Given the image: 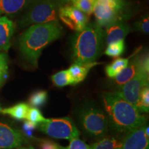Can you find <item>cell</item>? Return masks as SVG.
Returning <instances> with one entry per match:
<instances>
[{"mask_svg": "<svg viewBox=\"0 0 149 149\" xmlns=\"http://www.w3.org/2000/svg\"><path fill=\"white\" fill-rule=\"evenodd\" d=\"M102 102L109 127L117 135L124 136L136 128L146 125V117L135 106L115 92L104 93Z\"/></svg>", "mask_w": 149, "mask_h": 149, "instance_id": "6da1fadb", "label": "cell"}, {"mask_svg": "<svg viewBox=\"0 0 149 149\" xmlns=\"http://www.w3.org/2000/svg\"><path fill=\"white\" fill-rule=\"evenodd\" d=\"M63 28L59 22L31 25L21 35L19 47L24 58L37 68L38 59L46 46L61 36Z\"/></svg>", "mask_w": 149, "mask_h": 149, "instance_id": "7a4b0ae2", "label": "cell"}, {"mask_svg": "<svg viewBox=\"0 0 149 149\" xmlns=\"http://www.w3.org/2000/svg\"><path fill=\"white\" fill-rule=\"evenodd\" d=\"M105 42V32L97 23H88L72 39V59L74 64L86 66L95 62Z\"/></svg>", "mask_w": 149, "mask_h": 149, "instance_id": "3957f363", "label": "cell"}, {"mask_svg": "<svg viewBox=\"0 0 149 149\" xmlns=\"http://www.w3.org/2000/svg\"><path fill=\"white\" fill-rule=\"evenodd\" d=\"M62 6L58 0H34L25 14L18 20L20 28L33 24L59 22V10Z\"/></svg>", "mask_w": 149, "mask_h": 149, "instance_id": "277c9868", "label": "cell"}, {"mask_svg": "<svg viewBox=\"0 0 149 149\" xmlns=\"http://www.w3.org/2000/svg\"><path fill=\"white\" fill-rule=\"evenodd\" d=\"M78 118L81 129L90 137L101 139L107 134L109 124L107 114L97 106L84 105L79 110Z\"/></svg>", "mask_w": 149, "mask_h": 149, "instance_id": "5b68a950", "label": "cell"}, {"mask_svg": "<svg viewBox=\"0 0 149 149\" xmlns=\"http://www.w3.org/2000/svg\"><path fill=\"white\" fill-rule=\"evenodd\" d=\"M148 53L141 54L139 68L136 74L131 79L120 86L119 90L115 91V93L136 107L138 104L141 90L148 86Z\"/></svg>", "mask_w": 149, "mask_h": 149, "instance_id": "8992f818", "label": "cell"}, {"mask_svg": "<svg viewBox=\"0 0 149 149\" xmlns=\"http://www.w3.org/2000/svg\"><path fill=\"white\" fill-rule=\"evenodd\" d=\"M39 130L49 137L55 139L72 140L78 138L79 130L69 117L45 119L37 125Z\"/></svg>", "mask_w": 149, "mask_h": 149, "instance_id": "52a82bcc", "label": "cell"}, {"mask_svg": "<svg viewBox=\"0 0 149 149\" xmlns=\"http://www.w3.org/2000/svg\"><path fill=\"white\" fill-rule=\"evenodd\" d=\"M124 8V1L117 3L110 0H97L93 10L96 23L100 27L107 28L117 21L123 20Z\"/></svg>", "mask_w": 149, "mask_h": 149, "instance_id": "ba28073f", "label": "cell"}, {"mask_svg": "<svg viewBox=\"0 0 149 149\" xmlns=\"http://www.w3.org/2000/svg\"><path fill=\"white\" fill-rule=\"evenodd\" d=\"M59 18L70 29L76 32L82 31L88 23V15L72 5H64L59 10Z\"/></svg>", "mask_w": 149, "mask_h": 149, "instance_id": "9c48e42d", "label": "cell"}, {"mask_svg": "<svg viewBox=\"0 0 149 149\" xmlns=\"http://www.w3.org/2000/svg\"><path fill=\"white\" fill-rule=\"evenodd\" d=\"M24 142L26 139L19 130L8 124L0 122V149L19 148Z\"/></svg>", "mask_w": 149, "mask_h": 149, "instance_id": "30bf717a", "label": "cell"}, {"mask_svg": "<svg viewBox=\"0 0 149 149\" xmlns=\"http://www.w3.org/2000/svg\"><path fill=\"white\" fill-rule=\"evenodd\" d=\"M148 126L145 125L124 136L120 149H149Z\"/></svg>", "mask_w": 149, "mask_h": 149, "instance_id": "8fae6325", "label": "cell"}, {"mask_svg": "<svg viewBox=\"0 0 149 149\" xmlns=\"http://www.w3.org/2000/svg\"><path fill=\"white\" fill-rule=\"evenodd\" d=\"M34 0H0V17H14L30 6Z\"/></svg>", "mask_w": 149, "mask_h": 149, "instance_id": "7c38bea8", "label": "cell"}, {"mask_svg": "<svg viewBox=\"0 0 149 149\" xmlns=\"http://www.w3.org/2000/svg\"><path fill=\"white\" fill-rule=\"evenodd\" d=\"M130 31V27L123 20H119L107 28L105 32V41L107 45L112 43L124 40Z\"/></svg>", "mask_w": 149, "mask_h": 149, "instance_id": "4fadbf2b", "label": "cell"}, {"mask_svg": "<svg viewBox=\"0 0 149 149\" xmlns=\"http://www.w3.org/2000/svg\"><path fill=\"white\" fill-rule=\"evenodd\" d=\"M139 50L140 48L138 51L135 52V54L133 56V59L129 61L128 66L124 69H123L120 73L117 74L115 78H113L116 84L119 85L120 86L124 85L130 79H131L136 74L139 68V62H140L141 54H138Z\"/></svg>", "mask_w": 149, "mask_h": 149, "instance_id": "5bb4252c", "label": "cell"}, {"mask_svg": "<svg viewBox=\"0 0 149 149\" xmlns=\"http://www.w3.org/2000/svg\"><path fill=\"white\" fill-rule=\"evenodd\" d=\"M15 31L14 23L6 17H0V51H8Z\"/></svg>", "mask_w": 149, "mask_h": 149, "instance_id": "9a60e30c", "label": "cell"}, {"mask_svg": "<svg viewBox=\"0 0 149 149\" xmlns=\"http://www.w3.org/2000/svg\"><path fill=\"white\" fill-rule=\"evenodd\" d=\"M99 64L98 63L94 62L93 64L86 65V66H82L77 64H72L70 67L69 69L68 70L69 74L72 80L73 85L77 84L81 81H84L87 74L88 73V71L90 70L91 68L95 66V65Z\"/></svg>", "mask_w": 149, "mask_h": 149, "instance_id": "2e32d148", "label": "cell"}, {"mask_svg": "<svg viewBox=\"0 0 149 149\" xmlns=\"http://www.w3.org/2000/svg\"><path fill=\"white\" fill-rule=\"evenodd\" d=\"M124 136L117 135L102 137L91 145V149H120L122 146Z\"/></svg>", "mask_w": 149, "mask_h": 149, "instance_id": "e0dca14e", "label": "cell"}, {"mask_svg": "<svg viewBox=\"0 0 149 149\" xmlns=\"http://www.w3.org/2000/svg\"><path fill=\"white\" fill-rule=\"evenodd\" d=\"M30 109L29 104L26 103H19L13 107L8 108L0 107V113L4 115H8L13 118L17 120H23L26 119L28 111Z\"/></svg>", "mask_w": 149, "mask_h": 149, "instance_id": "ac0fdd59", "label": "cell"}, {"mask_svg": "<svg viewBox=\"0 0 149 149\" xmlns=\"http://www.w3.org/2000/svg\"><path fill=\"white\" fill-rule=\"evenodd\" d=\"M134 54L127 58H117L115 59L111 64L106 66L105 71L108 77L110 78H115L117 74L120 73L123 69H124L128 66L130 59L132 58Z\"/></svg>", "mask_w": 149, "mask_h": 149, "instance_id": "d6986e66", "label": "cell"}, {"mask_svg": "<svg viewBox=\"0 0 149 149\" xmlns=\"http://www.w3.org/2000/svg\"><path fill=\"white\" fill-rule=\"evenodd\" d=\"M51 79L54 85L57 87H63L68 85H73L68 70H61L52 75Z\"/></svg>", "mask_w": 149, "mask_h": 149, "instance_id": "ffe728a7", "label": "cell"}, {"mask_svg": "<svg viewBox=\"0 0 149 149\" xmlns=\"http://www.w3.org/2000/svg\"><path fill=\"white\" fill-rule=\"evenodd\" d=\"M48 100V93L45 91H35L30 96L29 104L34 108L42 107L46 103Z\"/></svg>", "mask_w": 149, "mask_h": 149, "instance_id": "44dd1931", "label": "cell"}, {"mask_svg": "<svg viewBox=\"0 0 149 149\" xmlns=\"http://www.w3.org/2000/svg\"><path fill=\"white\" fill-rule=\"evenodd\" d=\"M124 51H125L124 40H120L119 42L109 44L107 48H106V51H104V53L109 57H117L122 55Z\"/></svg>", "mask_w": 149, "mask_h": 149, "instance_id": "7402d4cb", "label": "cell"}, {"mask_svg": "<svg viewBox=\"0 0 149 149\" xmlns=\"http://www.w3.org/2000/svg\"><path fill=\"white\" fill-rule=\"evenodd\" d=\"M96 2L97 0H75L72 4L84 13L90 15L93 13Z\"/></svg>", "mask_w": 149, "mask_h": 149, "instance_id": "603a6c76", "label": "cell"}, {"mask_svg": "<svg viewBox=\"0 0 149 149\" xmlns=\"http://www.w3.org/2000/svg\"><path fill=\"white\" fill-rule=\"evenodd\" d=\"M140 113H148L149 111V88L145 86L141 91L138 104L136 107Z\"/></svg>", "mask_w": 149, "mask_h": 149, "instance_id": "cb8c5ba5", "label": "cell"}, {"mask_svg": "<svg viewBox=\"0 0 149 149\" xmlns=\"http://www.w3.org/2000/svg\"><path fill=\"white\" fill-rule=\"evenodd\" d=\"M26 119L28 121L34 123L36 125H38L43 121L45 120V117L43 116L40 110L37 108H30L29 111H28Z\"/></svg>", "mask_w": 149, "mask_h": 149, "instance_id": "d4e9b609", "label": "cell"}, {"mask_svg": "<svg viewBox=\"0 0 149 149\" xmlns=\"http://www.w3.org/2000/svg\"><path fill=\"white\" fill-rule=\"evenodd\" d=\"M59 149H91V146L79 138H74L70 141L69 146L67 147L59 146Z\"/></svg>", "mask_w": 149, "mask_h": 149, "instance_id": "484cf974", "label": "cell"}, {"mask_svg": "<svg viewBox=\"0 0 149 149\" xmlns=\"http://www.w3.org/2000/svg\"><path fill=\"white\" fill-rule=\"evenodd\" d=\"M134 29L137 31L148 34L149 32V18L148 16L144 17L134 24Z\"/></svg>", "mask_w": 149, "mask_h": 149, "instance_id": "4316f807", "label": "cell"}, {"mask_svg": "<svg viewBox=\"0 0 149 149\" xmlns=\"http://www.w3.org/2000/svg\"><path fill=\"white\" fill-rule=\"evenodd\" d=\"M59 146L60 145L48 139H40L39 143L40 149H59Z\"/></svg>", "mask_w": 149, "mask_h": 149, "instance_id": "83f0119b", "label": "cell"}, {"mask_svg": "<svg viewBox=\"0 0 149 149\" xmlns=\"http://www.w3.org/2000/svg\"><path fill=\"white\" fill-rule=\"evenodd\" d=\"M37 126V125L34 124V123L26 120V122H24V125H23V129H24V133L26 134V135L29 136V137H31L33 130L35 129V128H36Z\"/></svg>", "mask_w": 149, "mask_h": 149, "instance_id": "f1b7e54d", "label": "cell"}, {"mask_svg": "<svg viewBox=\"0 0 149 149\" xmlns=\"http://www.w3.org/2000/svg\"><path fill=\"white\" fill-rule=\"evenodd\" d=\"M8 57H7L6 54L0 53V68L8 70Z\"/></svg>", "mask_w": 149, "mask_h": 149, "instance_id": "f546056e", "label": "cell"}, {"mask_svg": "<svg viewBox=\"0 0 149 149\" xmlns=\"http://www.w3.org/2000/svg\"><path fill=\"white\" fill-rule=\"evenodd\" d=\"M7 78H8V74H4V75L0 76V88H1L3 86V85L4 84Z\"/></svg>", "mask_w": 149, "mask_h": 149, "instance_id": "4dcf8cb0", "label": "cell"}, {"mask_svg": "<svg viewBox=\"0 0 149 149\" xmlns=\"http://www.w3.org/2000/svg\"><path fill=\"white\" fill-rule=\"evenodd\" d=\"M75 0H58V1L61 3V6L69 5V3H72Z\"/></svg>", "mask_w": 149, "mask_h": 149, "instance_id": "1f68e13d", "label": "cell"}, {"mask_svg": "<svg viewBox=\"0 0 149 149\" xmlns=\"http://www.w3.org/2000/svg\"><path fill=\"white\" fill-rule=\"evenodd\" d=\"M4 74H8V70H5L3 68H0V76L4 75Z\"/></svg>", "mask_w": 149, "mask_h": 149, "instance_id": "d6a6232c", "label": "cell"}, {"mask_svg": "<svg viewBox=\"0 0 149 149\" xmlns=\"http://www.w3.org/2000/svg\"><path fill=\"white\" fill-rule=\"evenodd\" d=\"M110 1H114V2H117V3H121L124 1V0H110Z\"/></svg>", "mask_w": 149, "mask_h": 149, "instance_id": "836d02e7", "label": "cell"}, {"mask_svg": "<svg viewBox=\"0 0 149 149\" xmlns=\"http://www.w3.org/2000/svg\"><path fill=\"white\" fill-rule=\"evenodd\" d=\"M19 149H34L33 148H19Z\"/></svg>", "mask_w": 149, "mask_h": 149, "instance_id": "e575fe53", "label": "cell"}]
</instances>
